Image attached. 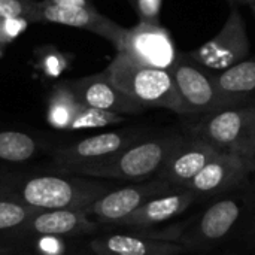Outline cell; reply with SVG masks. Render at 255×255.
Listing matches in <instances>:
<instances>
[{"label":"cell","mask_w":255,"mask_h":255,"mask_svg":"<svg viewBox=\"0 0 255 255\" xmlns=\"http://www.w3.org/2000/svg\"><path fill=\"white\" fill-rule=\"evenodd\" d=\"M105 70L120 90L145 109H167L178 115H187L170 70L139 64L121 52H117Z\"/></svg>","instance_id":"1"},{"label":"cell","mask_w":255,"mask_h":255,"mask_svg":"<svg viewBox=\"0 0 255 255\" xmlns=\"http://www.w3.org/2000/svg\"><path fill=\"white\" fill-rule=\"evenodd\" d=\"M184 133L211 143L218 151L255 158V103L193 115V120L185 123Z\"/></svg>","instance_id":"2"},{"label":"cell","mask_w":255,"mask_h":255,"mask_svg":"<svg viewBox=\"0 0 255 255\" xmlns=\"http://www.w3.org/2000/svg\"><path fill=\"white\" fill-rule=\"evenodd\" d=\"M184 137L185 133L178 131L145 136L114 157L87 164V170L94 175L127 181L142 182L152 179L160 173L167 158Z\"/></svg>","instance_id":"3"},{"label":"cell","mask_w":255,"mask_h":255,"mask_svg":"<svg viewBox=\"0 0 255 255\" xmlns=\"http://www.w3.org/2000/svg\"><path fill=\"white\" fill-rule=\"evenodd\" d=\"M251 193L229 194L217 199L194 221L184 227L178 244L188 251H205L224 242L238 229L242 220L250 215Z\"/></svg>","instance_id":"4"},{"label":"cell","mask_w":255,"mask_h":255,"mask_svg":"<svg viewBox=\"0 0 255 255\" xmlns=\"http://www.w3.org/2000/svg\"><path fill=\"white\" fill-rule=\"evenodd\" d=\"M170 72L185 106V117L209 114L251 102L224 93L217 84L214 73L197 64L187 52L179 54Z\"/></svg>","instance_id":"5"},{"label":"cell","mask_w":255,"mask_h":255,"mask_svg":"<svg viewBox=\"0 0 255 255\" xmlns=\"http://www.w3.org/2000/svg\"><path fill=\"white\" fill-rule=\"evenodd\" d=\"M250 48L245 19L241 10L233 6L220 31L187 54L206 70L220 73L247 60L250 57Z\"/></svg>","instance_id":"6"},{"label":"cell","mask_w":255,"mask_h":255,"mask_svg":"<svg viewBox=\"0 0 255 255\" xmlns=\"http://www.w3.org/2000/svg\"><path fill=\"white\" fill-rule=\"evenodd\" d=\"M117 52L127 55L139 64L164 70H172L181 54L167 28L161 24L142 21L126 28Z\"/></svg>","instance_id":"7"},{"label":"cell","mask_w":255,"mask_h":255,"mask_svg":"<svg viewBox=\"0 0 255 255\" xmlns=\"http://www.w3.org/2000/svg\"><path fill=\"white\" fill-rule=\"evenodd\" d=\"M255 170V158L230 152H220L197 173L184 190L197 197H217L235 193L248 182Z\"/></svg>","instance_id":"8"},{"label":"cell","mask_w":255,"mask_h":255,"mask_svg":"<svg viewBox=\"0 0 255 255\" xmlns=\"http://www.w3.org/2000/svg\"><path fill=\"white\" fill-rule=\"evenodd\" d=\"M30 22H51L91 31L109 40L115 49L120 46L126 27L100 13L94 6H61L49 1H36L30 15Z\"/></svg>","instance_id":"9"},{"label":"cell","mask_w":255,"mask_h":255,"mask_svg":"<svg viewBox=\"0 0 255 255\" xmlns=\"http://www.w3.org/2000/svg\"><path fill=\"white\" fill-rule=\"evenodd\" d=\"M178 190L179 188H176L175 185L155 176L152 179L142 181L140 184L118 188L105 194L94 202V205L91 206V212L103 221L120 223L151 199Z\"/></svg>","instance_id":"10"},{"label":"cell","mask_w":255,"mask_h":255,"mask_svg":"<svg viewBox=\"0 0 255 255\" xmlns=\"http://www.w3.org/2000/svg\"><path fill=\"white\" fill-rule=\"evenodd\" d=\"M78 100L91 108H99L121 115H137L146 109L120 90L109 78L106 70L69 81Z\"/></svg>","instance_id":"11"},{"label":"cell","mask_w":255,"mask_h":255,"mask_svg":"<svg viewBox=\"0 0 255 255\" xmlns=\"http://www.w3.org/2000/svg\"><path fill=\"white\" fill-rule=\"evenodd\" d=\"M220 152L223 151H218L211 143L185 133L184 140L170 154L157 178L184 190V187Z\"/></svg>","instance_id":"12"},{"label":"cell","mask_w":255,"mask_h":255,"mask_svg":"<svg viewBox=\"0 0 255 255\" xmlns=\"http://www.w3.org/2000/svg\"><path fill=\"white\" fill-rule=\"evenodd\" d=\"M145 136H148L146 131L140 128H126L118 131L100 133L78 142L72 148H67L64 151V158L87 164L99 163L109 157H114L115 154L121 152Z\"/></svg>","instance_id":"13"},{"label":"cell","mask_w":255,"mask_h":255,"mask_svg":"<svg viewBox=\"0 0 255 255\" xmlns=\"http://www.w3.org/2000/svg\"><path fill=\"white\" fill-rule=\"evenodd\" d=\"M197 199L199 197L190 190H178L151 199L120 223L131 229L157 227L184 214Z\"/></svg>","instance_id":"14"},{"label":"cell","mask_w":255,"mask_h":255,"mask_svg":"<svg viewBox=\"0 0 255 255\" xmlns=\"http://www.w3.org/2000/svg\"><path fill=\"white\" fill-rule=\"evenodd\" d=\"M96 250L100 255H182L188 251L178 242L152 239L134 230L102 238Z\"/></svg>","instance_id":"15"},{"label":"cell","mask_w":255,"mask_h":255,"mask_svg":"<svg viewBox=\"0 0 255 255\" xmlns=\"http://www.w3.org/2000/svg\"><path fill=\"white\" fill-rule=\"evenodd\" d=\"M75 199V188L69 181L55 176H40L24 187V200L36 208L61 209Z\"/></svg>","instance_id":"16"},{"label":"cell","mask_w":255,"mask_h":255,"mask_svg":"<svg viewBox=\"0 0 255 255\" xmlns=\"http://www.w3.org/2000/svg\"><path fill=\"white\" fill-rule=\"evenodd\" d=\"M81 106L82 103L78 100L69 81H61L49 93L46 120L55 128L69 130Z\"/></svg>","instance_id":"17"},{"label":"cell","mask_w":255,"mask_h":255,"mask_svg":"<svg viewBox=\"0 0 255 255\" xmlns=\"http://www.w3.org/2000/svg\"><path fill=\"white\" fill-rule=\"evenodd\" d=\"M220 88L235 97L253 100L255 96V57H248L239 64L214 73Z\"/></svg>","instance_id":"18"},{"label":"cell","mask_w":255,"mask_h":255,"mask_svg":"<svg viewBox=\"0 0 255 255\" xmlns=\"http://www.w3.org/2000/svg\"><path fill=\"white\" fill-rule=\"evenodd\" d=\"M36 152V140L22 131L0 133V158L6 161H25Z\"/></svg>","instance_id":"19"},{"label":"cell","mask_w":255,"mask_h":255,"mask_svg":"<svg viewBox=\"0 0 255 255\" xmlns=\"http://www.w3.org/2000/svg\"><path fill=\"white\" fill-rule=\"evenodd\" d=\"M79 226V218L70 211H54L39 215L34 220V230L43 236H61L73 232Z\"/></svg>","instance_id":"20"},{"label":"cell","mask_w":255,"mask_h":255,"mask_svg":"<svg viewBox=\"0 0 255 255\" xmlns=\"http://www.w3.org/2000/svg\"><path fill=\"white\" fill-rule=\"evenodd\" d=\"M127 118L126 115L99 109V108H91L82 105L79 112L76 114L72 126L69 130H84V128H100V127H108V126H115L124 123Z\"/></svg>","instance_id":"21"},{"label":"cell","mask_w":255,"mask_h":255,"mask_svg":"<svg viewBox=\"0 0 255 255\" xmlns=\"http://www.w3.org/2000/svg\"><path fill=\"white\" fill-rule=\"evenodd\" d=\"M70 63V57L54 46H40L36 51V67L46 78H58Z\"/></svg>","instance_id":"22"},{"label":"cell","mask_w":255,"mask_h":255,"mask_svg":"<svg viewBox=\"0 0 255 255\" xmlns=\"http://www.w3.org/2000/svg\"><path fill=\"white\" fill-rule=\"evenodd\" d=\"M136 16L142 22L161 24L163 0H128Z\"/></svg>","instance_id":"23"},{"label":"cell","mask_w":255,"mask_h":255,"mask_svg":"<svg viewBox=\"0 0 255 255\" xmlns=\"http://www.w3.org/2000/svg\"><path fill=\"white\" fill-rule=\"evenodd\" d=\"M30 21L25 18H0V42L6 46L10 42H13L18 36H21Z\"/></svg>","instance_id":"24"},{"label":"cell","mask_w":255,"mask_h":255,"mask_svg":"<svg viewBox=\"0 0 255 255\" xmlns=\"http://www.w3.org/2000/svg\"><path fill=\"white\" fill-rule=\"evenodd\" d=\"M36 0H0V18H25L30 15Z\"/></svg>","instance_id":"25"},{"label":"cell","mask_w":255,"mask_h":255,"mask_svg":"<svg viewBox=\"0 0 255 255\" xmlns=\"http://www.w3.org/2000/svg\"><path fill=\"white\" fill-rule=\"evenodd\" d=\"M25 220V211L9 202H0V230L19 226Z\"/></svg>","instance_id":"26"},{"label":"cell","mask_w":255,"mask_h":255,"mask_svg":"<svg viewBox=\"0 0 255 255\" xmlns=\"http://www.w3.org/2000/svg\"><path fill=\"white\" fill-rule=\"evenodd\" d=\"M254 176V185H253V191H251V209H250V220H248V239L255 244V170L253 173Z\"/></svg>","instance_id":"27"},{"label":"cell","mask_w":255,"mask_h":255,"mask_svg":"<svg viewBox=\"0 0 255 255\" xmlns=\"http://www.w3.org/2000/svg\"><path fill=\"white\" fill-rule=\"evenodd\" d=\"M54 4H61V6H93L90 0H45Z\"/></svg>","instance_id":"28"},{"label":"cell","mask_w":255,"mask_h":255,"mask_svg":"<svg viewBox=\"0 0 255 255\" xmlns=\"http://www.w3.org/2000/svg\"><path fill=\"white\" fill-rule=\"evenodd\" d=\"M230 3H233V4H251V3H254L255 0H229Z\"/></svg>","instance_id":"29"},{"label":"cell","mask_w":255,"mask_h":255,"mask_svg":"<svg viewBox=\"0 0 255 255\" xmlns=\"http://www.w3.org/2000/svg\"><path fill=\"white\" fill-rule=\"evenodd\" d=\"M3 49H4V45H3V43L0 42V57L3 55Z\"/></svg>","instance_id":"30"},{"label":"cell","mask_w":255,"mask_h":255,"mask_svg":"<svg viewBox=\"0 0 255 255\" xmlns=\"http://www.w3.org/2000/svg\"><path fill=\"white\" fill-rule=\"evenodd\" d=\"M250 6H251V10H253V13H254V16H255V1L254 3H251Z\"/></svg>","instance_id":"31"}]
</instances>
